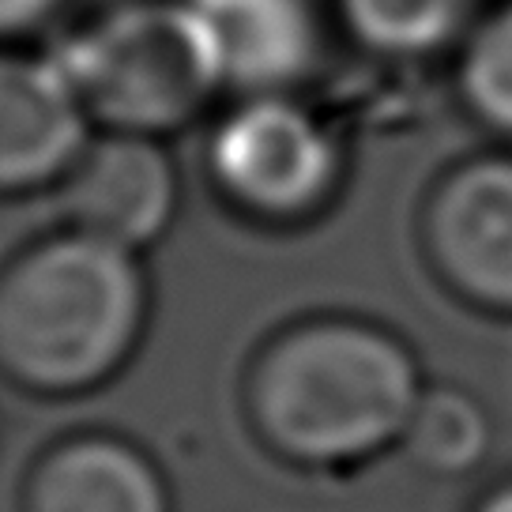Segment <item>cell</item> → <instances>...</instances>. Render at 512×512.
<instances>
[{
  "label": "cell",
  "instance_id": "obj_4",
  "mask_svg": "<svg viewBox=\"0 0 512 512\" xmlns=\"http://www.w3.org/2000/svg\"><path fill=\"white\" fill-rule=\"evenodd\" d=\"M208 177L241 219L298 226L332 208L347 177V147L298 95H249L211 125Z\"/></svg>",
  "mask_w": 512,
  "mask_h": 512
},
{
  "label": "cell",
  "instance_id": "obj_13",
  "mask_svg": "<svg viewBox=\"0 0 512 512\" xmlns=\"http://www.w3.org/2000/svg\"><path fill=\"white\" fill-rule=\"evenodd\" d=\"M64 0H0V42L42 27Z\"/></svg>",
  "mask_w": 512,
  "mask_h": 512
},
{
  "label": "cell",
  "instance_id": "obj_5",
  "mask_svg": "<svg viewBox=\"0 0 512 512\" xmlns=\"http://www.w3.org/2000/svg\"><path fill=\"white\" fill-rule=\"evenodd\" d=\"M422 249L464 302L512 313V147L475 151L433 181Z\"/></svg>",
  "mask_w": 512,
  "mask_h": 512
},
{
  "label": "cell",
  "instance_id": "obj_14",
  "mask_svg": "<svg viewBox=\"0 0 512 512\" xmlns=\"http://www.w3.org/2000/svg\"><path fill=\"white\" fill-rule=\"evenodd\" d=\"M479 512H512V482H509V486H501V490H494V494L486 497Z\"/></svg>",
  "mask_w": 512,
  "mask_h": 512
},
{
  "label": "cell",
  "instance_id": "obj_9",
  "mask_svg": "<svg viewBox=\"0 0 512 512\" xmlns=\"http://www.w3.org/2000/svg\"><path fill=\"white\" fill-rule=\"evenodd\" d=\"M23 512H170L159 467L113 437H76L34 464Z\"/></svg>",
  "mask_w": 512,
  "mask_h": 512
},
{
  "label": "cell",
  "instance_id": "obj_3",
  "mask_svg": "<svg viewBox=\"0 0 512 512\" xmlns=\"http://www.w3.org/2000/svg\"><path fill=\"white\" fill-rule=\"evenodd\" d=\"M57 61L91 125L159 140L226 87L215 34L192 0H113L64 38Z\"/></svg>",
  "mask_w": 512,
  "mask_h": 512
},
{
  "label": "cell",
  "instance_id": "obj_11",
  "mask_svg": "<svg viewBox=\"0 0 512 512\" xmlns=\"http://www.w3.org/2000/svg\"><path fill=\"white\" fill-rule=\"evenodd\" d=\"M452 87L464 113L512 147V0H494L479 12L452 53Z\"/></svg>",
  "mask_w": 512,
  "mask_h": 512
},
{
  "label": "cell",
  "instance_id": "obj_10",
  "mask_svg": "<svg viewBox=\"0 0 512 512\" xmlns=\"http://www.w3.org/2000/svg\"><path fill=\"white\" fill-rule=\"evenodd\" d=\"M486 0H332V19L354 46L381 61L448 57Z\"/></svg>",
  "mask_w": 512,
  "mask_h": 512
},
{
  "label": "cell",
  "instance_id": "obj_7",
  "mask_svg": "<svg viewBox=\"0 0 512 512\" xmlns=\"http://www.w3.org/2000/svg\"><path fill=\"white\" fill-rule=\"evenodd\" d=\"M91 136L57 57L0 46V196L61 185Z\"/></svg>",
  "mask_w": 512,
  "mask_h": 512
},
{
  "label": "cell",
  "instance_id": "obj_6",
  "mask_svg": "<svg viewBox=\"0 0 512 512\" xmlns=\"http://www.w3.org/2000/svg\"><path fill=\"white\" fill-rule=\"evenodd\" d=\"M177 170L159 136L95 132L61 181L68 226L140 253L159 241L177 215Z\"/></svg>",
  "mask_w": 512,
  "mask_h": 512
},
{
  "label": "cell",
  "instance_id": "obj_12",
  "mask_svg": "<svg viewBox=\"0 0 512 512\" xmlns=\"http://www.w3.org/2000/svg\"><path fill=\"white\" fill-rule=\"evenodd\" d=\"M403 445L411 448L418 464L437 475H464L486 460L490 448V422L482 407L464 392L433 388L422 392L415 418L403 433Z\"/></svg>",
  "mask_w": 512,
  "mask_h": 512
},
{
  "label": "cell",
  "instance_id": "obj_8",
  "mask_svg": "<svg viewBox=\"0 0 512 512\" xmlns=\"http://www.w3.org/2000/svg\"><path fill=\"white\" fill-rule=\"evenodd\" d=\"M223 57L226 87L298 95L328 57V12L317 0H192Z\"/></svg>",
  "mask_w": 512,
  "mask_h": 512
},
{
  "label": "cell",
  "instance_id": "obj_2",
  "mask_svg": "<svg viewBox=\"0 0 512 512\" xmlns=\"http://www.w3.org/2000/svg\"><path fill=\"white\" fill-rule=\"evenodd\" d=\"M147 324L140 256L80 226L0 264V373L34 396H80L128 362Z\"/></svg>",
  "mask_w": 512,
  "mask_h": 512
},
{
  "label": "cell",
  "instance_id": "obj_1",
  "mask_svg": "<svg viewBox=\"0 0 512 512\" xmlns=\"http://www.w3.org/2000/svg\"><path fill=\"white\" fill-rule=\"evenodd\" d=\"M422 400L411 351L377 324L320 317L268 339L249 369V418L294 464H358L403 441Z\"/></svg>",
  "mask_w": 512,
  "mask_h": 512
}]
</instances>
